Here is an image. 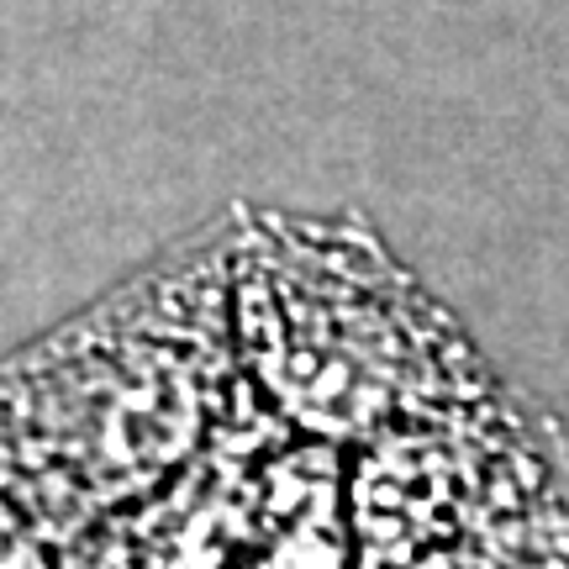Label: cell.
Wrapping results in <instances>:
<instances>
[{"mask_svg":"<svg viewBox=\"0 0 569 569\" xmlns=\"http://www.w3.org/2000/svg\"><path fill=\"white\" fill-rule=\"evenodd\" d=\"M232 343L253 407L311 443H369L496 390L465 327L359 217L232 222Z\"/></svg>","mask_w":569,"mask_h":569,"instance_id":"obj_1","label":"cell"},{"mask_svg":"<svg viewBox=\"0 0 569 569\" xmlns=\"http://www.w3.org/2000/svg\"><path fill=\"white\" fill-rule=\"evenodd\" d=\"M238 396L232 227H217L0 365V453L106 501L196 459Z\"/></svg>","mask_w":569,"mask_h":569,"instance_id":"obj_2","label":"cell"},{"mask_svg":"<svg viewBox=\"0 0 569 569\" xmlns=\"http://www.w3.org/2000/svg\"><path fill=\"white\" fill-rule=\"evenodd\" d=\"M359 569H569V448L496 386L365 443Z\"/></svg>","mask_w":569,"mask_h":569,"instance_id":"obj_3","label":"cell"}]
</instances>
